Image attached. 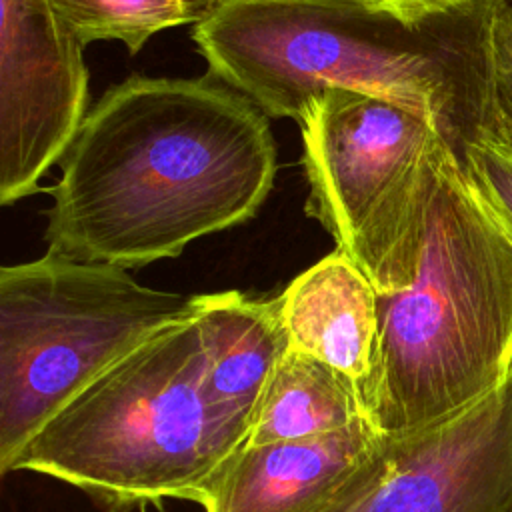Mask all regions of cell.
<instances>
[{"label":"cell","mask_w":512,"mask_h":512,"mask_svg":"<svg viewBox=\"0 0 512 512\" xmlns=\"http://www.w3.org/2000/svg\"><path fill=\"white\" fill-rule=\"evenodd\" d=\"M386 442L370 420L302 440L246 444L214 480L204 512H318Z\"/></svg>","instance_id":"obj_9"},{"label":"cell","mask_w":512,"mask_h":512,"mask_svg":"<svg viewBox=\"0 0 512 512\" xmlns=\"http://www.w3.org/2000/svg\"><path fill=\"white\" fill-rule=\"evenodd\" d=\"M252 414L214 396L194 304L54 414L14 458L106 512L200 504L248 444Z\"/></svg>","instance_id":"obj_3"},{"label":"cell","mask_w":512,"mask_h":512,"mask_svg":"<svg viewBox=\"0 0 512 512\" xmlns=\"http://www.w3.org/2000/svg\"><path fill=\"white\" fill-rule=\"evenodd\" d=\"M60 168L48 252L134 270L254 218L276 142L268 116L210 72L130 76L86 112Z\"/></svg>","instance_id":"obj_1"},{"label":"cell","mask_w":512,"mask_h":512,"mask_svg":"<svg viewBox=\"0 0 512 512\" xmlns=\"http://www.w3.org/2000/svg\"><path fill=\"white\" fill-rule=\"evenodd\" d=\"M192 304L110 264L46 252L2 266L0 474L74 396Z\"/></svg>","instance_id":"obj_5"},{"label":"cell","mask_w":512,"mask_h":512,"mask_svg":"<svg viewBox=\"0 0 512 512\" xmlns=\"http://www.w3.org/2000/svg\"><path fill=\"white\" fill-rule=\"evenodd\" d=\"M318 512H512V374L434 426L386 436Z\"/></svg>","instance_id":"obj_7"},{"label":"cell","mask_w":512,"mask_h":512,"mask_svg":"<svg viewBox=\"0 0 512 512\" xmlns=\"http://www.w3.org/2000/svg\"><path fill=\"white\" fill-rule=\"evenodd\" d=\"M368 420L386 436L434 426L512 374V236L466 178L438 158L410 282L376 294Z\"/></svg>","instance_id":"obj_2"},{"label":"cell","mask_w":512,"mask_h":512,"mask_svg":"<svg viewBox=\"0 0 512 512\" xmlns=\"http://www.w3.org/2000/svg\"><path fill=\"white\" fill-rule=\"evenodd\" d=\"M510 2H512V0H510Z\"/></svg>","instance_id":"obj_17"},{"label":"cell","mask_w":512,"mask_h":512,"mask_svg":"<svg viewBox=\"0 0 512 512\" xmlns=\"http://www.w3.org/2000/svg\"><path fill=\"white\" fill-rule=\"evenodd\" d=\"M194 316L210 390L218 400L254 414L288 350L278 300L252 298L238 290L196 294Z\"/></svg>","instance_id":"obj_11"},{"label":"cell","mask_w":512,"mask_h":512,"mask_svg":"<svg viewBox=\"0 0 512 512\" xmlns=\"http://www.w3.org/2000/svg\"><path fill=\"white\" fill-rule=\"evenodd\" d=\"M470 134L490 138L512 152L510 0H486L474 12L466 136Z\"/></svg>","instance_id":"obj_13"},{"label":"cell","mask_w":512,"mask_h":512,"mask_svg":"<svg viewBox=\"0 0 512 512\" xmlns=\"http://www.w3.org/2000/svg\"><path fill=\"white\" fill-rule=\"evenodd\" d=\"M82 44L118 40L136 54L156 32L200 24L222 0H50Z\"/></svg>","instance_id":"obj_14"},{"label":"cell","mask_w":512,"mask_h":512,"mask_svg":"<svg viewBox=\"0 0 512 512\" xmlns=\"http://www.w3.org/2000/svg\"><path fill=\"white\" fill-rule=\"evenodd\" d=\"M84 44L50 0H0V202L38 190L88 104Z\"/></svg>","instance_id":"obj_8"},{"label":"cell","mask_w":512,"mask_h":512,"mask_svg":"<svg viewBox=\"0 0 512 512\" xmlns=\"http://www.w3.org/2000/svg\"><path fill=\"white\" fill-rule=\"evenodd\" d=\"M364 418V400L346 378L318 358L288 348L254 408L248 444L314 438Z\"/></svg>","instance_id":"obj_12"},{"label":"cell","mask_w":512,"mask_h":512,"mask_svg":"<svg viewBox=\"0 0 512 512\" xmlns=\"http://www.w3.org/2000/svg\"><path fill=\"white\" fill-rule=\"evenodd\" d=\"M296 122L310 184L306 214L376 294L404 288L420 254L434 170L452 144L430 118L346 88L316 94Z\"/></svg>","instance_id":"obj_6"},{"label":"cell","mask_w":512,"mask_h":512,"mask_svg":"<svg viewBox=\"0 0 512 512\" xmlns=\"http://www.w3.org/2000/svg\"><path fill=\"white\" fill-rule=\"evenodd\" d=\"M276 300L288 348L328 364L366 406L378 346L376 290L368 276L334 250L298 274Z\"/></svg>","instance_id":"obj_10"},{"label":"cell","mask_w":512,"mask_h":512,"mask_svg":"<svg viewBox=\"0 0 512 512\" xmlns=\"http://www.w3.org/2000/svg\"><path fill=\"white\" fill-rule=\"evenodd\" d=\"M404 24L418 26L444 16L460 14L480 6L486 0H374Z\"/></svg>","instance_id":"obj_16"},{"label":"cell","mask_w":512,"mask_h":512,"mask_svg":"<svg viewBox=\"0 0 512 512\" xmlns=\"http://www.w3.org/2000/svg\"><path fill=\"white\" fill-rule=\"evenodd\" d=\"M460 14L410 26L374 0H222L192 40L208 72L268 118L296 122L316 94L346 88L430 118L458 154L472 44V26L448 36Z\"/></svg>","instance_id":"obj_4"},{"label":"cell","mask_w":512,"mask_h":512,"mask_svg":"<svg viewBox=\"0 0 512 512\" xmlns=\"http://www.w3.org/2000/svg\"><path fill=\"white\" fill-rule=\"evenodd\" d=\"M458 158L478 196L512 236V152L490 138L470 134L462 140Z\"/></svg>","instance_id":"obj_15"}]
</instances>
